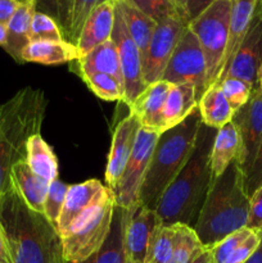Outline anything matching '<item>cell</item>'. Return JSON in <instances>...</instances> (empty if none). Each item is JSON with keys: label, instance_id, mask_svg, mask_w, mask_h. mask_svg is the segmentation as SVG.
<instances>
[{"label": "cell", "instance_id": "1", "mask_svg": "<svg viewBox=\"0 0 262 263\" xmlns=\"http://www.w3.org/2000/svg\"><path fill=\"white\" fill-rule=\"evenodd\" d=\"M0 225L7 235L13 263H64L57 229L43 213L28 208L12 179L0 195Z\"/></svg>", "mask_w": 262, "mask_h": 263}, {"label": "cell", "instance_id": "2", "mask_svg": "<svg viewBox=\"0 0 262 263\" xmlns=\"http://www.w3.org/2000/svg\"><path fill=\"white\" fill-rule=\"evenodd\" d=\"M217 130L202 125L194 152L162 195L156 212L163 225L185 223L194 228L213 181L211 151Z\"/></svg>", "mask_w": 262, "mask_h": 263}, {"label": "cell", "instance_id": "3", "mask_svg": "<svg viewBox=\"0 0 262 263\" xmlns=\"http://www.w3.org/2000/svg\"><path fill=\"white\" fill-rule=\"evenodd\" d=\"M248 210L244 172L235 159L213 179L193 229L203 247L210 251L226 236L246 228Z\"/></svg>", "mask_w": 262, "mask_h": 263}, {"label": "cell", "instance_id": "4", "mask_svg": "<svg viewBox=\"0 0 262 263\" xmlns=\"http://www.w3.org/2000/svg\"><path fill=\"white\" fill-rule=\"evenodd\" d=\"M48 104L43 90L26 86L0 105V195L10 184L13 166L26 161V143L40 133Z\"/></svg>", "mask_w": 262, "mask_h": 263}, {"label": "cell", "instance_id": "5", "mask_svg": "<svg viewBox=\"0 0 262 263\" xmlns=\"http://www.w3.org/2000/svg\"><path fill=\"white\" fill-rule=\"evenodd\" d=\"M202 120L195 109L184 122L159 135L139 192V205L156 210L162 195L194 152Z\"/></svg>", "mask_w": 262, "mask_h": 263}, {"label": "cell", "instance_id": "6", "mask_svg": "<svg viewBox=\"0 0 262 263\" xmlns=\"http://www.w3.org/2000/svg\"><path fill=\"white\" fill-rule=\"evenodd\" d=\"M231 4L233 0H215L207 9L188 23L204 54L208 87L217 84L222 73L230 31Z\"/></svg>", "mask_w": 262, "mask_h": 263}, {"label": "cell", "instance_id": "7", "mask_svg": "<svg viewBox=\"0 0 262 263\" xmlns=\"http://www.w3.org/2000/svg\"><path fill=\"white\" fill-rule=\"evenodd\" d=\"M116 198L113 195L79 218L61 235L62 254L68 263H80L97 253L112 229Z\"/></svg>", "mask_w": 262, "mask_h": 263}, {"label": "cell", "instance_id": "8", "mask_svg": "<svg viewBox=\"0 0 262 263\" xmlns=\"http://www.w3.org/2000/svg\"><path fill=\"white\" fill-rule=\"evenodd\" d=\"M161 134L141 127L136 135L131 156L125 167L122 177L115 192L116 205L122 210H135L139 207V192L148 170L152 154Z\"/></svg>", "mask_w": 262, "mask_h": 263}, {"label": "cell", "instance_id": "9", "mask_svg": "<svg viewBox=\"0 0 262 263\" xmlns=\"http://www.w3.org/2000/svg\"><path fill=\"white\" fill-rule=\"evenodd\" d=\"M163 81L172 85L192 84L197 89L198 99L208 89L207 63L204 54L194 33L186 28L179 44L170 58L164 73Z\"/></svg>", "mask_w": 262, "mask_h": 263}, {"label": "cell", "instance_id": "10", "mask_svg": "<svg viewBox=\"0 0 262 263\" xmlns=\"http://www.w3.org/2000/svg\"><path fill=\"white\" fill-rule=\"evenodd\" d=\"M186 28L188 21L180 14L170 15L157 22L148 50L141 61L145 86L161 81L170 58Z\"/></svg>", "mask_w": 262, "mask_h": 263}, {"label": "cell", "instance_id": "11", "mask_svg": "<svg viewBox=\"0 0 262 263\" xmlns=\"http://www.w3.org/2000/svg\"><path fill=\"white\" fill-rule=\"evenodd\" d=\"M110 39L117 48L120 58L121 69L123 76V87H125V99L123 103L130 107L134 100L145 89L141 71V57L138 46L134 43L133 37L126 28L121 10L115 2V26H113Z\"/></svg>", "mask_w": 262, "mask_h": 263}, {"label": "cell", "instance_id": "12", "mask_svg": "<svg viewBox=\"0 0 262 263\" xmlns=\"http://www.w3.org/2000/svg\"><path fill=\"white\" fill-rule=\"evenodd\" d=\"M231 122L236 127L240 139V153L236 161L240 164L244 177L248 174L254 156L262 141V94L253 90L251 99L236 110Z\"/></svg>", "mask_w": 262, "mask_h": 263}, {"label": "cell", "instance_id": "13", "mask_svg": "<svg viewBox=\"0 0 262 263\" xmlns=\"http://www.w3.org/2000/svg\"><path fill=\"white\" fill-rule=\"evenodd\" d=\"M113 195L115 194L107 185L95 179L87 180L81 184L69 185L57 226L59 236L66 233L81 216L104 203Z\"/></svg>", "mask_w": 262, "mask_h": 263}, {"label": "cell", "instance_id": "14", "mask_svg": "<svg viewBox=\"0 0 262 263\" xmlns=\"http://www.w3.org/2000/svg\"><path fill=\"white\" fill-rule=\"evenodd\" d=\"M159 223L162 222L156 210L140 205L135 210H126L123 234L126 259L136 263H145L152 236Z\"/></svg>", "mask_w": 262, "mask_h": 263}, {"label": "cell", "instance_id": "15", "mask_svg": "<svg viewBox=\"0 0 262 263\" xmlns=\"http://www.w3.org/2000/svg\"><path fill=\"white\" fill-rule=\"evenodd\" d=\"M140 128L138 118L128 113L125 118L117 123L113 130L112 145L108 154L107 167H105V182L107 186L115 194L125 167L135 145L136 135Z\"/></svg>", "mask_w": 262, "mask_h": 263}, {"label": "cell", "instance_id": "16", "mask_svg": "<svg viewBox=\"0 0 262 263\" xmlns=\"http://www.w3.org/2000/svg\"><path fill=\"white\" fill-rule=\"evenodd\" d=\"M262 63V21L253 18L248 32L244 36L238 50L222 76H231L248 82L256 89L257 74ZM221 79V80H222ZM220 80V81H221ZM218 81V82H220Z\"/></svg>", "mask_w": 262, "mask_h": 263}, {"label": "cell", "instance_id": "17", "mask_svg": "<svg viewBox=\"0 0 262 263\" xmlns=\"http://www.w3.org/2000/svg\"><path fill=\"white\" fill-rule=\"evenodd\" d=\"M172 86L174 85L163 80L148 85L128 107L130 113L138 118L141 127L162 134L163 108Z\"/></svg>", "mask_w": 262, "mask_h": 263}, {"label": "cell", "instance_id": "18", "mask_svg": "<svg viewBox=\"0 0 262 263\" xmlns=\"http://www.w3.org/2000/svg\"><path fill=\"white\" fill-rule=\"evenodd\" d=\"M115 26V0H109L95 8L85 21L76 48L80 58L104 41L109 40ZM79 58V59H80Z\"/></svg>", "mask_w": 262, "mask_h": 263}, {"label": "cell", "instance_id": "19", "mask_svg": "<svg viewBox=\"0 0 262 263\" xmlns=\"http://www.w3.org/2000/svg\"><path fill=\"white\" fill-rule=\"evenodd\" d=\"M261 241V234L243 228L226 236L210 251L211 263H246Z\"/></svg>", "mask_w": 262, "mask_h": 263}, {"label": "cell", "instance_id": "20", "mask_svg": "<svg viewBox=\"0 0 262 263\" xmlns=\"http://www.w3.org/2000/svg\"><path fill=\"white\" fill-rule=\"evenodd\" d=\"M80 58L76 45L66 40L30 41L22 51L23 63H39L44 66H58L71 63Z\"/></svg>", "mask_w": 262, "mask_h": 263}, {"label": "cell", "instance_id": "21", "mask_svg": "<svg viewBox=\"0 0 262 263\" xmlns=\"http://www.w3.org/2000/svg\"><path fill=\"white\" fill-rule=\"evenodd\" d=\"M10 179L28 208L44 215L49 182L33 174L26 161H21L13 166Z\"/></svg>", "mask_w": 262, "mask_h": 263}, {"label": "cell", "instance_id": "22", "mask_svg": "<svg viewBox=\"0 0 262 263\" xmlns=\"http://www.w3.org/2000/svg\"><path fill=\"white\" fill-rule=\"evenodd\" d=\"M197 89L192 84L174 85L167 95L163 108L162 133L184 122L195 109H198Z\"/></svg>", "mask_w": 262, "mask_h": 263}, {"label": "cell", "instance_id": "23", "mask_svg": "<svg viewBox=\"0 0 262 263\" xmlns=\"http://www.w3.org/2000/svg\"><path fill=\"white\" fill-rule=\"evenodd\" d=\"M33 14H35V0L21 3L7 25L8 35L4 50L20 64L23 63V49L30 43V30Z\"/></svg>", "mask_w": 262, "mask_h": 263}, {"label": "cell", "instance_id": "24", "mask_svg": "<svg viewBox=\"0 0 262 263\" xmlns=\"http://www.w3.org/2000/svg\"><path fill=\"white\" fill-rule=\"evenodd\" d=\"M258 0H233L231 4V14H230V31H229V43L226 48L225 58H223L222 73L220 80L228 71L231 61L234 58V54L238 50L239 45L243 41L244 36L248 32L249 27L252 25V21L254 18L256 12V5ZM218 80V81H220Z\"/></svg>", "mask_w": 262, "mask_h": 263}, {"label": "cell", "instance_id": "25", "mask_svg": "<svg viewBox=\"0 0 262 263\" xmlns=\"http://www.w3.org/2000/svg\"><path fill=\"white\" fill-rule=\"evenodd\" d=\"M79 74L100 72L115 77L123 86V76L121 69L117 48L112 39L92 49L89 54L74 61ZM125 89V87H123Z\"/></svg>", "mask_w": 262, "mask_h": 263}, {"label": "cell", "instance_id": "26", "mask_svg": "<svg viewBox=\"0 0 262 263\" xmlns=\"http://www.w3.org/2000/svg\"><path fill=\"white\" fill-rule=\"evenodd\" d=\"M26 162L33 174L49 184L58 179V159L40 133L33 134L26 143Z\"/></svg>", "mask_w": 262, "mask_h": 263}, {"label": "cell", "instance_id": "27", "mask_svg": "<svg viewBox=\"0 0 262 263\" xmlns=\"http://www.w3.org/2000/svg\"><path fill=\"white\" fill-rule=\"evenodd\" d=\"M198 112L203 125L215 130L231 122L234 116V110L231 109L218 84L211 85L203 92L202 98L198 102Z\"/></svg>", "mask_w": 262, "mask_h": 263}, {"label": "cell", "instance_id": "28", "mask_svg": "<svg viewBox=\"0 0 262 263\" xmlns=\"http://www.w3.org/2000/svg\"><path fill=\"white\" fill-rule=\"evenodd\" d=\"M240 153V139L233 122L218 128L211 151V168L213 177H218Z\"/></svg>", "mask_w": 262, "mask_h": 263}, {"label": "cell", "instance_id": "29", "mask_svg": "<svg viewBox=\"0 0 262 263\" xmlns=\"http://www.w3.org/2000/svg\"><path fill=\"white\" fill-rule=\"evenodd\" d=\"M115 2L118 9L121 10L126 28H127L128 33L133 37L134 43L138 46L139 51H140L141 61H143L146 50H148L149 44H151L152 36H153L154 30H156L157 22L146 14H144L143 12H140L138 8L126 2V0H115Z\"/></svg>", "mask_w": 262, "mask_h": 263}, {"label": "cell", "instance_id": "30", "mask_svg": "<svg viewBox=\"0 0 262 263\" xmlns=\"http://www.w3.org/2000/svg\"><path fill=\"white\" fill-rule=\"evenodd\" d=\"M126 210L116 205L113 215L112 229L107 240L102 248L92 254L86 261L80 263H123L125 262V249H123V234H125ZM64 263H68L64 261Z\"/></svg>", "mask_w": 262, "mask_h": 263}, {"label": "cell", "instance_id": "31", "mask_svg": "<svg viewBox=\"0 0 262 263\" xmlns=\"http://www.w3.org/2000/svg\"><path fill=\"white\" fill-rule=\"evenodd\" d=\"M176 241L167 263H193L207 249L200 243L194 229L185 223H175Z\"/></svg>", "mask_w": 262, "mask_h": 263}, {"label": "cell", "instance_id": "32", "mask_svg": "<svg viewBox=\"0 0 262 263\" xmlns=\"http://www.w3.org/2000/svg\"><path fill=\"white\" fill-rule=\"evenodd\" d=\"M176 241V226L159 223L152 236L145 263H167Z\"/></svg>", "mask_w": 262, "mask_h": 263}, {"label": "cell", "instance_id": "33", "mask_svg": "<svg viewBox=\"0 0 262 263\" xmlns=\"http://www.w3.org/2000/svg\"><path fill=\"white\" fill-rule=\"evenodd\" d=\"M81 79L98 98L107 102H123L125 89L113 76L100 72L81 73Z\"/></svg>", "mask_w": 262, "mask_h": 263}, {"label": "cell", "instance_id": "34", "mask_svg": "<svg viewBox=\"0 0 262 263\" xmlns=\"http://www.w3.org/2000/svg\"><path fill=\"white\" fill-rule=\"evenodd\" d=\"M74 0H35V10L53 18L59 26L64 40L69 32Z\"/></svg>", "mask_w": 262, "mask_h": 263}, {"label": "cell", "instance_id": "35", "mask_svg": "<svg viewBox=\"0 0 262 263\" xmlns=\"http://www.w3.org/2000/svg\"><path fill=\"white\" fill-rule=\"evenodd\" d=\"M234 113L240 109L253 94V86L236 77L226 76L217 82Z\"/></svg>", "mask_w": 262, "mask_h": 263}, {"label": "cell", "instance_id": "36", "mask_svg": "<svg viewBox=\"0 0 262 263\" xmlns=\"http://www.w3.org/2000/svg\"><path fill=\"white\" fill-rule=\"evenodd\" d=\"M68 187L69 185L64 184L59 179H55L49 184V190L46 194L45 204H44V216L55 229L58 226L59 216L63 210Z\"/></svg>", "mask_w": 262, "mask_h": 263}, {"label": "cell", "instance_id": "37", "mask_svg": "<svg viewBox=\"0 0 262 263\" xmlns=\"http://www.w3.org/2000/svg\"><path fill=\"white\" fill-rule=\"evenodd\" d=\"M64 40L62 31L55 21L41 12L32 17L30 30V41H61Z\"/></svg>", "mask_w": 262, "mask_h": 263}, {"label": "cell", "instance_id": "38", "mask_svg": "<svg viewBox=\"0 0 262 263\" xmlns=\"http://www.w3.org/2000/svg\"><path fill=\"white\" fill-rule=\"evenodd\" d=\"M109 0H74L73 9L71 15V25H69V32L67 36V41L76 45L80 37V32L82 30L85 21L90 15V13L99 7L100 4Z\"/></svg>", "mask_w": 262, "mask_h": 263}, {"label": "cell", "instance_id": "39", "mask_svg": "<svg viewBox=\"0 0 262 263\" xmlns=\"http://www.w3.org/2000/svg\"><path fill=\"white\" fill-rule=\"evenodd\" d=\"M126 2L138 8L140 12H143L156 22H159L170 15L180 14L171 0H126Z\"/></svg>", "mask_w": 262, "mask_h": 263}, {"label": "cell", "instance_id": "40", "mask_svg": "<svg viewBox=\"0 0 262 263\" xmlns=\"http://www.w3.org/2000/svg\"><path fill=\"white\" fill-rule=\"evenodd\" d=\"M246 228L257 231L262 235V186L249 197L248 220Z\"/></svg>", "mask_w": 262, "mask_h": 263}, {"label": "cell", "instance_id": "41", "mask_svg": "<svg viewBox=\"0 0 262 263\" xmlns=\"http://www.w3.org/2000/svg\"><path fill=\"white\" fill-rule=\"evenodd\" d=\"M244 182H246V190L248 197H251L258 187L262 186V141L257 149L253 163H252L248 174L244 177Z\"/></svg>", "mask_w": 262, "mask_h": 263}, {"label": "cell", "instance_id": "42", "mask_svg": "<svg viewBox=\"0 0 262 263\" xmlns=\"http://www.w3.org/2000/svg\"><path fill=\"white\" fill-rule=\"evenodd\" d=\"M215 0H181L182 15L188 23L194 20L204 9H207Z\"/></svg>", "mask_w": 262, "mask_h": 263}, {"label": "cell", "instance_id": "43", "mask_svg": "<svg viewBox=\"0 0 262 263\" xmlns=\"http://www.w3.org/2000/svg\"><path fill=\"white\" fill-rule=\"evenodd\" d=\"M20 4L17 0H0V23L8 25Z\"/></svg>", "mask_w": 262, "mask_h": 263}, {"label": "cell", "instance_id": "44", "mask_svg": "<svg viewBox=\"0 0 262 263\" xmlns=\"http://www.w3.org/2000/svg\"><path fill=\"white\" fill-rule=\"evenodd\" d=\"M0 263H13L9 243H8L7 235L2 225H0Z\"/></svg>", "mask_w": 262, "mask_h": 263}, {"label": "cell", "instance_id": "45", "mask_svg": "<svg viewBox=\"0 0 262 263\" xmlns=\"http://www.w3.org/2000/svg\"><path fill=\"white\" fill-rule=\"evenodd\" d=\"M246 263H262V235L258 247H257L256 251L253 252V254L249 257V259Z\"/></svg>", "mask_w": 262, "mask_h": 263}, {"label": "cell", "instance_id": "46", "mask_svg": "<svg viewBox=\"0 0 262 263\" xmlns=\"http://www.w3.org/2000/svg\"><path fill=\"white\" fill-rule=\"evenodd\" d=\"M7 35H8L7 25L0 23V46H2L3 49H4L5 44H7Z\"/></svg>", "mask_w": 262, "mask_h": 263}, {"label": "cell", "instance_id": "47", "mask_svg": "<svg viewBox=\"0 0 262 263\" xmlns=\"http://www.w3.org/2000/svg\"><path fill=\"white\" fill-rule=\"evenodd\" d=\"M193 263H211V258H210V252L205 251L204 253L200 254L197 259H195Z\"/></svg>", "mask_w": 262, "mask_h": 263}, {"label": "cell", "instance_id": "48", "mask_svg": "<svg viewBox=\"0 0 262 263\" xmlns=\"http://www.w3.org/2000/svg\"><path fill=\"white\" fill-rule=\"evenodd\" d=\"M254 90H258V91H261L262 90V63L261 66H259L258 74H257V84H256V89Z\"/></svg>", "mask_w": 262, "mask_h": 263}, {"label": "cell", "instance_id": "49", "mask_svg": "<svg viewBox=\"0 0 262 263\" xmlns=\"http://www.w3.org/2000/svg\"><path fill=\"white\" fill-rule=\"evenodd\" d=\"M254 18H258L262 21V0H258L256 5V12H254Z\"/></svg>", "mask_w": 262, "mask_h": 263}, {"label": "cell", "instance_id": "50", "mask_svg": "<svg viewBox=\"0 0 262 263\" xmlns=\"http://www.w3.org/2000/svg\"><path fill=\"white\" fill-rule=\"evenodd\" d=\"M171 2L174 3V5H175V7H176V9L179 10L180 14L182 15V10H181V0H171ZM182 17H184V15H182Z\"/></svg>", "mask_w": 262, "mask_h": 263}, {"label": "cell", "instance_id": "51", "mask_svg": "<svg viewBox=\"0 0 262 263\" xmlns=\"http://www.w3.org/2000/svg\"><path fill=\"white\" fill-rule=\"evenodd\" d=\"M17 2H20V3H25V2H27V0H17Z\"/></svg>", "mask_w": 262, "mask_h": 263}, {"label": "cell", "instance_id": "52", "mask_svg": "<svg viewBox=\"0 0 262 263\" xmlns=\"http://www.w3.org/2000/svg\"><path fill=\"white\" fill-rule=\"evenodd\" d=\"M257 91H258V90H257ZM259 92H261V94H262V90H261V91H259Z\"/></svg>", "mask_w": 262, "mask_h": 263}]
</instances>
